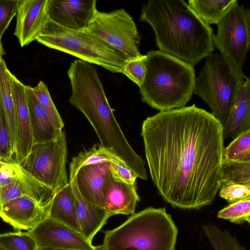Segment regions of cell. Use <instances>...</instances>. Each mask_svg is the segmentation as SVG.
<instances>
[{
  "mask_svg": "<svg viewBox=\"0 0 250 250\" xmlns=\"http://www.w3.org/2000/svg\"><path fill=\"white\" fill-rule=\"evenodd\" d=\"M69 79L71 87L69 102L86 117L99 138L100 145L117 156L138 178L146 180L145 162L132 148L118 124L97 69H80Z\"/></svg>",
  "mask_w": 250,
  "mask_h": 250,
  "instance_id": "3957f363",
  "label": "cell"
},
{
  "mask_svg": "<svg viewBox=\"0 0 250 250\" xmlns=\"http://www.w3.org/2000/svg\"><path fill=\"white\" fill-rule=\"evenodd\" d=\"M25 92L29 109L34 144L53 141L62 130L54 125L46 111L40 103L32 87L25 85Z\"/></svg>",
  "mask_w": 250,
  "mask_h": 250,
  "instance_id": "ffe728a7",
  "label": "cell"
},
{
  "mask_svg": "<svg viewBox=\"0 0 250 250\" xmlns=\"http://www.w3.org/2000/svg\"><path fill=\"white\" fill-rule=\"evenodd\" d=\"M217 25L213 43L239 85L247 77L243 68L250 44V11L238 4Z\"/></svg>",
  "mask_w": 250,
  "mask_h": 250,
  "instance_id": "ba28073f",
  "label": "cell"
},
{
  "mask_svg": "<svg viewBox=\"0 0 250 250\" xmlns=\"http://www.w3.org/2000/svg\"><path fill=\"white\" fill-rule=\"evenodd\" d=\"M109 171L114 179L128 184H134L137 175L124 164L109 163Z\"/></svg>",
  "mask_w": 250,
  "mask_h": 250,
  "instance_id": "d590c367",
  "label": "cell"
},
{
  "mask_svg": "<svg viewBox=\"0 0 250 250\" xmlns=\"http://www.w3.org/2000/svg\"><path fill=\"white\" fill-rule=\"evenodd\" d=\"M232 184H250V162L223 160L220 188Z\"/></svg>",
  "mask_w": 250,
  "mask_h": 250,
  "instance_id": "484cf974",
  "label": "cell"
},
{
  "mask_svg": "<svg viewBox=\"0 0 250 250\" xmlns=\"http://www.w3.org/2000/svg\"><path fill=\"white\" fill-rule=\"evenodd\" d=\"M0 250H6L0 245Z\"/></svg>",
  "mask_w": 250,
  "mask_h": 250,
  "instance_id": "f35d334b",
  "label": "cell"
},
{
  "mask_svg": "<svg viewBox=\"0 0 250 250\" xmlns=\"http://www.w3.org/2000/svg\"><path fill=\"white\" fill-rule=\"evenodd\" d=\"M104 233L105 250H175L178 229L165 208L149 207Z\"/></svg>",
  "mask_w": 250,
  "mask_h": 250,
  "instance_id": "5b68a950",
  "label": "cell"
},
{
  "mask_svg": "<svg viewBox=\"0 0 250 250\" xmlns=\"http://www.w3.org/2000/svg\"><path fill=\"white\" fill-rule=\"evenodd\" d=\"M36 250H70V249H55L51 248H43V247H37ZM93 250H105L103 244L97 246L95 249Z\"/></svg>",
  "mask_w": 250,
  "mask_h": 250,
  "instance_id": "8d00e7d4",
  "label": "cell"
},
{
  "mask_svg": "<svg viewBox=\"0 0 250 250\" xmlns=\"http://www.w3.org/2000/svg\"><path fill=\"white\" fill-rule=\"evenodd\" d=\"M11 183L23 185L36 192L48 201H51L54 193L41 184L20 164L15 161L0 160V187Z\"/></svg>",
  "mask_w": 250,
  "mask_h": 250,
  "instance_id": "7402d4cb",
  "label": "cell"
},
{
  "mask_svg": "<svg viewBox=\"0 0 250 250\" xmlns=\"http://www.w3.org/2000/svg\"><path fill=\"white\" fill-rule=\"evenodd\" d=\"M122 52L130 60L140 57L141 36L132 17L123 8L109 12L97 8L84 30Z\"/></svg>",
  "mask_w": 250,
  "mask_h": 250,
  "instance_id": "30bf717a",
  "label": "cell"
},
{
  "mask_svg": "<svg viewBox=\"0 0 250 250\" xmlns=\"http://www.w3.org/2000/svg\"><path fill=\"white\" fill-rule=\"evenodd\" d=\"M36 41L114 73H122L123 67L130 60L98 37L85 31L63 27L49 19Z\"/></svg>",
  "mask_w": 250,
  "mask_h": 250,
  "instance_id": "8992f818",
  "label": "cell"
},
{
  "mask_svg": "<svg viewBox=\"0 0 250 250\" xmlns=\"http://www.w3.org/2000/svg\"><path fill=\"white\" fill-rule=\"evenodd\" d=\"M250 129V79L247 77L238 87L226 121L223 126L224 139H234Z\"/></svg>",
  "mask_w": 250,
  "mask_h": 250,
  "instance_id": "ac0fdd59",
  "label": "cell"
},
{
  "mask_svg": "<svg viewBox=\"0 0 250 250\" xmlns=\"http://www.w3.org/2000/svg\"><path fill=\"white\" fill-rule=\"evenodd\" d=\"M223 160L232 162H250V129L242 132L224 147Z\"/></svg>",
  "mask_w": 250,
  "mask_h": 250,
  "instance_id": "83f0119b",
  "label": "cell"
},
{
  "mask_svg": "<svg viewBox=\"0 0 250 250\" xmlns=\"http://www.w3.org/2000/svg\"><path fill=\"white\" fill-rule=\"evenodd\" d=\"M0 160L5 161H15V153L12 146L11 137L4 111L0 101Z\"/></svg>",
  "mask_w": 250,
  "mask_h": 250,
  "instance_id": "1f68e13d",
  "label": "cell"
},
{
  "mask_svg": "<svg viewBox=\"0 0 250 250\" xmlns=\"http://www.w3.org/2000/svg\"><path fill=\"white\" fill-rule=\"evenodd\" d=\"M48 211L28 196L12 199L0 206V217L15 229L30 230L47 217Z\"/></svg>",
  "mask_w": 250,
  "mask_h": 250,
  "instance_id": "5bb4252c",
  "label": "cell"
},
{
  "mask_svg": "<svg viewBox=\"0 0 250 250\" xmlns=\"http://www.w3.org/2000/svg\"><path fill=\"white\" fill-rule=\"evenodd\" d=\"M146 55L128 61L123 69L122 73L125 75L139 87L144 83L146 72Z\"/></svg>",
  "mask_w": 250,
  "mask_h": 250,
  "instance_id": "d6a6232c",
  "label": "cell"
},
{
  "mask_svg": "<svg viewBox=\"0 0 250 250\" xmlns=\"http://www.w3.org/2000/svg\"><path fill=\"white\" fill-rule=\"evenodd\" d=\"M202 229L213 250H247L227 230H222L211 223L203 225Z\"/></svg>",
  "mask_w": 250,
  "mask_h": 250,
  "instance_id": "4316f807",
  "label": "cell"
},
{
  "mask_svg": "<svg viewBox=\"0 0 250 250\" xmlns=\"http://www.w3.org/2000/svg\"><path fill=\"white\" fill-rule=\"evenodd\" d=\"M47 217L81 233L77 217L75 197L69 181L64 187L54 194Z\"/></svg>",
  "mask_w": 250,
  "mask_h": 250,
  "instance_id": "44dd1931",
  "label": "cell"
},
{
  "mask_svg": "<svg viewBox=\"0 0 250 250\" xmlns=\"http://www.w3.org/2000/svg\"><path fill=\"white\" fill-rule=\"evenodd\" d=\"M18 0H0V40L16 16Z\"/></svg>",
  "mask_w": 250,
  "mask_h": 250,
  "instance_id": "e575fe53",
  "label": "cell"
},
{
  "mask_svg": "<svg viewBox=\"0 0 250 250\" xmlns=\"http://www.w3.org/2000/svg\"><path fill=\"white\" fill-rule=\"evenodd\" d=\"M219 189V196L229 204L250 197V184H229Z\"/></svg>",
  "mask_w": 250,
  "mask_h": 250,
  "instance_id": "836d02e7",
  "label": "cell"
},
{
  "mask_svg": "<svg viewBox=\"0 0 250 250\" xmlns=\"http://www.w3.org/2000/svg\"><path fill=\"white\" fill-rule=\"evenodd\" d=\"M5 54V52L3 49L2 44L0 40V59L2 58V56Z\"/></svg>",
  "mask_w": 250,
  "mask_h": 250,
  "instance_id": "74e56055",
  "label": "cell"
},
{
  "mask_svg": "<svg viewBox=\"0 0 250 250\" xmlns=\"http://www.w3.org/2000/svg\"><path fill=\"white\" fill-rule=\"evenodd\" d=\"M69 181L71 184L75 197L77 217L81 233L92 242L95 235L111 216L104 208L90 204L83 197L78 189L74 178Z\"/></svg>",
  "mask_w": 250,
  "mask_h": 250,
  "instance_id": "d6986e66",
  "label": "cell"
},
{
  "mask_svg": "<svg viewBox=\"0 0 250 250\" xmlns=\"http://www.w3.org/2000/svg\"><path fill=\"white\" fill-rule=\"evenodd\" d=\"M32 90L56 127L62 130L64 123L52 100L47 85L41 81L37 85L32 87Z\"/></svg>",
  "mask_w": 250,
  "mask_h": 250,
  "instance_id": "4dcf8cb0",
  "label": "cell"
},
{
  "mask_svg": "<svg viewBox=\"0 0 250 250\" xmlns=\"http://www.w3.org/2000/svg\"><path fill=\"white\" fill-rule=\"evenodd\" d=\"M96 5V0H50L48 18L63 27L84 31Z\"/></svg>",
  "mask_w": 250,
  "mask_h": 250,
  "instance_id": "4fadbf2b",
  "label": "cell"
},
{
  "mask_svg": "<svg viewBox=\"0 0 250 250\" xmlns=\"http://www.w3.org/2000/svg\"><path fill=\"white\" fill-rule=\"evenodd\" d=\"M17 127L15 161L20 164L30 153L34 145L30 118L24 85L11 73Z\"/></svg>",
  "mask_w": 250,
  "mask_h": 250,
  "instance_id": "9a60e30c",
  "label": "cell"
},
{
  "mask_svg": "<svg viewBox=\"0 0 250 250\" xmlns=\"http://www.w3.org/2000/svg\"><path fill=\"white\" fill-rule=\"evenodd\" d=\"M50 0H18L14 32L21 47L33 41L44 28L48 18Z\"/></svg>",
  "mask_w": 250,
  "mask_h": 250,
  "instance_id": "7c38bea8",
  "label": "cell"
},
{
  "mask_svg": "<svg viewBox=\"0 0 250 250\" xmlns=\"http://www.w3.org/2000/svg\"><path fill=\"white\" fill-rule=\"evenodd\" d=\"M140 199L136 183L128 184L118 181L109 171L106 176L104 187V208L110 216L134 214Z\"/></svg>",
  "mask_w": 250,
  "mask_h": 250,
  "instance_id": "2e32d148",
  "label": "cell"
},
{
  "mask_svg": "<svg viewBox=\"0 0 250 250\" xmlns=\"http://www.w3.org/2000/svg\"><path fill=\"white\" fill-rule=\"evenodd\" d=\"M146 56V77L139 87L142 102L160 111L185 106L193 94L194 66L159 50Z\"/></svg>",
  "mask_w": 250,
  "mask_h": 250,
  "instance_id": "277c9868",
  "label": "cell"
},
{
  "mask_svg": "<svg viewBox=\"0 0 250 250\" xmlns=\"http://www.w3.org/2000/svg\"><path fill=\"white\" fill-rule=\"evenodd\" d=\"M27 232L38 247L93 250L96 247L81 233L47 217Z\"/></svg>",
  "mask_w": 250,
  "mask_h": 250,
  "instance_id": "8fae6325",
  "label": "cell"
},
{
  "mask_svg": "<svg viewBox=\"0 0 250 250\" xmlns=\"http://www.w3.org/2000/svg\"><path fill=\"white\" fill-rule=\"evenodd\" d=\"M217 216L234 224H250V197L229 204L219 211Z\"/></svg>",
  "mask_w": 250,
  "mask_h": 250,
  "instance_id": "f1b7e54d",
  "label": "cell"
},
{
  "mask_svg": "<svg viewBox=\"0 0 250 250\" xmlns=\"http://www.w3.org/2000/svg\"><path fill=\"white\" fill-rule=\"evenodd\" d=\"M67 148L65 132L55 140L34 144L20 163L21 167L54 194L68 183L66 163Z\"/></svg>",
  "mask_w": 250,
  "mask_h": 250,
  "instance_id": "9c48e42d",
  "label": "cell"
},
{
  "mask_svg": "<svg viewBox=\"0 0 250 250\" xmlns=\"http://www.w3.org/2000/svg\"><path fill=\"white\" fill-rule=\"evenodd\" d=\"M0 245L6 250H36L37 245L27 232L0 234Z\"/></svg>",
  "mask_w": 250,
  "mask_h": 250,
  "instance_id": "f546056e",
  "label": "cell"
},
{
  "mask_svg": "<svg viewBox=\"0 0 250 250\" xmlns=\"http://www.w3.org/2000/svg\"><path fill=\"white\" fill-rule=\"evenodd\" d=\"M104 163L124 164L117 156L100 145H95L90 149L80 152L70 163L69 181L74 178L81 167Z\"/></svg>",
  "mask_w": 250,
  "mask_h": 250,
  "instance_id": "d4e9b609",
  "label": "cell"
},
{
  "mask_svg": "<svg viewBox=\"0 0 250 250\" xmlns=\"http://www.w3.org/2000/svg\"><path fill=\"white\" fill-rule=\"evenodd\" d=\"M239 85L220 54L206 57L204 66L196 77L193 93L210 107L223 126L234 103Z\"/></svg>",
  "mask_w": 250,
  "mask_h": 250,
  "instance_id": "52a82bcc",
  "label": "cell"
},
{
  "mask_svg": "<svg viewBox=\"0 0 250 250\" xmlns=\"http://www.w3.org/2000/svg\"><path fill=\"white\" fill-rule=\"evenodd\" d=\"M238 4L237 0H188V5L206 24H218Z\"/></svg>",
  "mask_w": 250,
  "mask_h": 250,
  "instance_id": "cb8c5ba5",
  "label": "cell"
},
{
  "mask_svg": "<svg viewBox=\"0 0 250 250\" xmlns=\"http://www.w3.org/2000/svg\"><path fill=\"white\" fill-rule=\"evenodd\" d=\"M11 73L2 58L0 59V99L4 111L13 148L17 147L16 114L12 88Z\"/></svg>",
  "mask_w": 250,
  "mask_h": 250,
  "instance_id": "603a6c76",
  "label": "cell"
},
{
  "mask_svg": "<svg viewBox=\"0 0 250 250\" xmlns=\"http://www.w3.org/2000/svg\"><path fill=\"white\" fill-rule=\"evenodd\" d=\"M139 21L152 28L159 50L192 66L212 53L213 30L183 0H151Z\"/></svg>",
  "mask_w": 250,
  "mask_h": 250,
  "instance_id": "7a4b0ae2",
  "label": "cell"
},
{
  "mask_svg": "<svg viewBox=\"0 0 250 250\" xmlns=\"http://www.w3.org/2000/svg\"><path fill=\"white\" fill-rule=\"evenodd\" d=\"M109 163L86 166L81 167L74 178L79 191L90 204L104 208V190Z\"/></svg>",
  "mask_w": 250,
  "mask_h": 250,
  "instance_id": "e0dca14e",
  "label": "cell"
},
{
  "mask_svg": "<svg viewBox=\"0 0 250 250\" xmlns=\"http://www.w3.org/2000/svg\"><path fill=\"white\" fill-rule=\"evenodd\" d=\"M151 179L163 199L181 209L209 205L220 188L223 125L197 107L160 111L142 124Z\"/></svg>",
  "mask_w": 250,
  "mask_h": 250,
  "instance_id": "6da1fadb",
  "label": "cell"
}]
</instances>
